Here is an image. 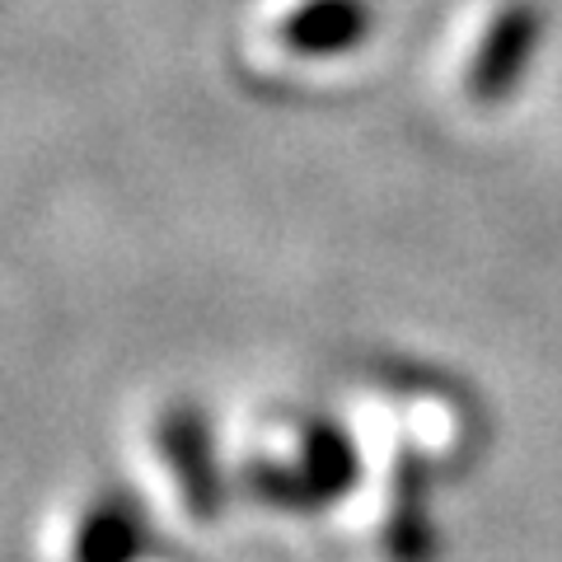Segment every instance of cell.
Segmentation results:
<instances>
[{
    "instance_id": "cell-1",
    "label": "cell",
    "mask_w": 562,
    "mask_h": 562,
    "mask_svg": "<svg viewBox=\"0 0 562 562\" xmlns=\"http://www.w3.org/2000/svg\"><path fill=\"white\" fill-rule=\"evenodd\" d=\"M539 43H543V10L535 0H506V5L487 20L483 38L469 57L464 94L479 103V109L506 103L525 85V76H530Z\"/></svg>"
},
{
    "instance_id": "cell-2",
    "label": "cell",
    "mask_w": 562,
    "mask_h": 562,
    "mask_svg": "<svg viewBox=\"0 0 562 562\" xmlns=\"http://www.w3.org/2000/svg\"><path fill=\"white\" fill-rule=\"evenodd\" d=\"M155 441H160V454L179 483V502L192 520L211 525L225 512V479L216 464V436H211L206 408L192 398H173L160 408V422H155Z\"/></svg>"
},
{
    "instance_id": "cell-3",
    "label": "cell",
    "mask_w": 562,
    "mask_h": 562,
    "mask_svg": "<svg viewBox=\"0 0 562 562\" xmlns=\"http://www.w3.org/2000/svg\"><path fill=\"white\" fill-rule=\"evenodd\" d=\"M384 558L441 562V530H436V512H431V473L413 446L394 450L390 506H384Z\"/></svg>"
},
{
    "instance_id": "cell-4",
    "label": "cell",
    "mask_w": 562,
    "mask_h": 562,
    "mask_svg": "<svg viewBox=\"0 0 562 562\" xmlns=\"http://www.w3.org/2000/svg\"><path fill=\"white\" fill-rule=\"evenodd\" d=\"M150 549V520L127 487H103L70 535L66 562H140Z\"/></svg>"
},
{
    "instance_id": "cell-5",
    "label": "cell",
    "mask_w": 562,
    "mask_h": 562,
    "mask_svg": "<svg viewBox=\"0 0 562 562\" xmlns=\"http://www.w3.org/2000/svg\"><path fill=\"white\" fill-rule=\"evenodd\" d=\"M375 29L371 0H301L277 24V38L295 57H347Z\"/></svg>"
},
{
    "instance_id": "cell-6",
    "label": "cell",
    "mask_w": 562,
    "mask_h": 562,
    "mask_svg": "<svg viewBox=\"0 0 562 562\" xmlns=\"http://www.w3.org/2000/svg\"><path fill=\"white\" fill-rule=\"evenodd\" d=\"M295 469L305 473L314 502H319V512H324V506L342 502L347 492L357 487L361 454L342 422L310 413V417H301V427H295Z\"/></svg>"
},
{
    "instance_id": "cell-7",
    "label": "cell",
    "mask_w": 562,
    "mask_h": 562,
    "mask_svg": "<svg viewBox=\"0 0 562 562\" xmlns=\"http://www.w3.org/2000/svg\"><path fill=\"white\" fill-rule=\"evenodd\" d=\"M244 487H249V497H258V502H268L272 512H301V516H310V512H319V502H314V492H310V483H305V473L295 469V460L291 464H277V460H249L244 464Z\"/></svg>"
}]
</instances>
